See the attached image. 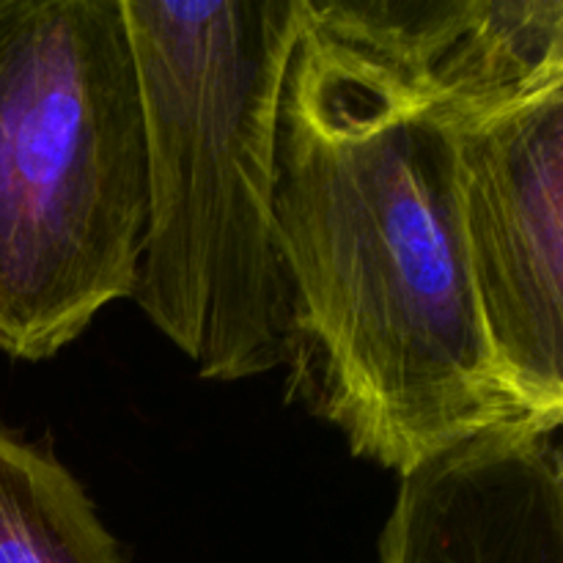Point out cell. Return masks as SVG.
I'll return each mask as SVG.
<instances>
[{
  "instance_id": "cell-2",
  "label": "cell",
  "mask_w": 563,
  "mask_h": 563,
  "mask_svg": "<svg viewBox=\"0 0 563 563\" xmlns=\"http://www.w3.org/2000/svg\"><path fill=\"white\" fill-rule=\"evenodd\" d=\"M121 5L146 126V229L130 300L198 377L289 368L275 124L302 0Z\"/></svg>"
},
{
  "instance_id": "cell-1",
  "label": "cell",
  "mask_w": 563,
  "mask_h": 563,
  "mask_svg": "<svg viewBox=\"0 0 563 563\" xmlns=\"http://www.w3.org/2000/svg\"><path fill=\"white\" fill-rule=\"evenodd\" d=\"M275 225L295 311L289 394L357 460L405 476L476 434H548L484 333L443 110L306 5L278 99Z\"/></svg>"
},
{
  "instance_id": "cell-6",
  "label": "cell",
  "mask_w": 563,
  "mask_h": 563,
  "mask_svg": "<svg viewBox=\"0 0 563 563\" xmlns=\"http://www.w3.org/2000/svg\"><path fill=\"white\" fill-rule=\"evenodd\" d=\"M313 25L443 108L563 82L561 0H302Z\"/></svg>"
},
{
  "instance_id": "cell-4",
  "label": "cell",
  "mask_w": 563,
  "mask_h": 563,
  "mask_svg": "<svg viewBox=\"0 0 563 563\" xmlns=\"http://www.w3.org/2000/svg\"><path fill=\"white\" fill-rule=\"evenodd\" d=\"M462 231L493 355L533 421L563 418V82L443 108Z\"/></svg>"
},
{
  "instance_id": "cell-3",
  "label": "cell",
  "mask_w": 563,
  "mask_h": 563,
  "mask_svg": "<svg viewBox=\"0 0 563 563\" xmlns=\"http://www.w3.org/2000/svg\"><path fill=\"white\" fill-rule=\"evenodd\" d=\"M143 229L121 0H0V352L49 361L132 297Z\"/></svg>"
},
{
  "instance_id": "cell-5",
  "label": "cell",
  "mask_w": 563,
  "mask_h": 563,
  "mask_svg": "<svg viewBox=\"0 0 563 563\" xmlns=\"http://www.w3.org/2000/svg\"><path fill=\"white\" fill-rule=\"evenodd\" d=\"M379 563H563L553 434L484 432L399 476Z\"/></svg>"
},
{
  "instance_id": "cell-7",
  "label": "cell",
  "mask_w": 563,
  "mask_h": 563,
  "mask_svg": "<svg viewBox=\"0 0 563 563\" xmlns=\"http://www.w3.org/2000/svg\"><path fill=\"white\" fill-rule=\"evenodd\" d=\"M0 563H130L82 484L0 429Z\"/></svg>"
}]
</instances>
